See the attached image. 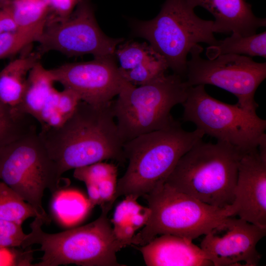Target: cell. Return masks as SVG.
Listing matches in <instances>:
<instances>
[{"label":"cell","mask_w":266,"mask_h":266,"mask_svg":"<svg viewBox=\"0 0 266 266\" xmlns=\"http://www.w3.org/2000/svg\"><path fill=\"white\" fill-rule=\"evenodd\" d=\"M18 255L10 248L0 247V266H18Z\"/></svg>","instance_id":"cell-33"},{"label":"cell","mask_w":266,"mask_h":266,"mask_svg":"<svg viewBox=\"0 0 266 266\" xmlns=\"http://www.w3.org/2000/svg\"><path fill=\"white\" fill-rule=\"evenodd\" d=\"M168 68L166 60L159 55L132 69L119 70L127 81L134 86H140L164 76Z\"/></svg>","instance_id":"cell-27"},{"label":"cell","mask_w":266,"mask_h":266,"mask_svg":"<svg viewBox=\"0 0 266 266\" xmlns=\"http://www.w3.org/2000/svg\"><path fill=\"white\" fill-rule=\"evenodd\" d=\"M13 0H0V7H2L8 5Z\"/></svg>","instance_id":"cell-34"},{"label":"cell","mask_w":266,"mask_h":266,"mask_svg":"<svg viewBox=\"0 0 266 266\" xmlns=\"http://www.w3.org/2000/svg\"><path fill=\"white\" fill-rule=\"evenodd\" d=\"M55 82L49 69L38 62L28 74L24 95L16 107L33 118L41 130L57 128L66 121L59 111L60 92L55 88Z\"/></svg>","instance_id":"cell-15"},{"label":"cell","mask_w":266,"mask_h":266,"mask_svg":"<svg viewBox=\"0 0 266 266\" xmlns=\"http://www.w3.org/2000/svg\"><path fill=\"white\" fill-rule=\"evenodd\" d=\"M6 6L18 28L47 21L52 13L48 0H13Z\"/></svg>","instance_id":"cell-23"},{"label":"cell","mask_w":266,"mask_h":266,"mask_svg":"<svg viewBox=\"0 0 266 266\" xmlns=\"http://www.w3.org/2000/svg\"><path fill=\"white\" fill-rule=\"evenodd\" d=\"M143 197L151 210V215L144 228L133 237L131 245H144L165 234L193 241L227 217L236 216L233 204L223 208L210 205L166 183Z\"/></svg>","instance_id":"cell-6"},{"label":"cell","mask_w":266,"mask_h":266,"mask_svg":"<svg viewBox=\"0 0 266 266\" xmlns=\"http://www.w3.org/2000/svg\"><path fill=\"white\" fill-rule=\"evenodd\" d=\"M203 48L199 44L190 50L185 80L189 86L209 84L233 94L237 104L256 112V91L266 77V63L255 62L251 57L225 54L213 59L200 57Z\"/></svg>","instance_id":"cell-10"},{"label":"cell","mask_w":266,"mask_h":266,"mask_svg":"<svg viewBox=\"0 0 266 266\" xmlns=\"http://www.w3.org/2000/svg\"><path fill=\"white\" fill-rule=\"evenodd\" d=\"M135 31L164 58L173 73L184 79L191 49L200 42L213 45L218 41L214 21L198 17L186 0H166L157 16L137 23Z\"/></svg>","instance_id":"cell-7"},{"label":"cell","mask_w":266,"mask_h":266,"mask_svg":"<svg viewBox=\"0 0 266 266\" xmlns=\"http://www.w3.org/2000/svg\"><path fill=\"white\" fill-rule=\"evenodd\" d=\"M81 100L72 90L64 88L60 92L58 109L66 121L73 114Z\"/></svg>","instance_id":"cell-30"},{"label":"cell","mask_w":266,"mask_h":266,"mask_svg":"<svg viewBox=\"0 0 266 266\" xmlns=\"http://www.w3.org/2000/svg\"><path fill=\"white\" fill-rule=\"evenodd\" d=\"M37 121L0 101V148L37 131Z\"/></svg>","instance_id":"cell-21"},{"label":"cell","mask_w":266,"mask_h":266,"mask_svg":"<svg viewBox=\"0 0 266 266\" xmlns=\"http://www.w3.org/2000/svg\"><path fill=\"white\" fill-rule=\"evenodd\" d=\"M28 234L24 233L22 224L0 219V247L11 248L22 245Z\"/></svg>","instance_id":"cell-29"},{"label":"cell","mask_w":266,"mask_h":266,"mask_svg":"<svg viewBox=\"0 0 266 266\" xmlns=\"http://www.w3.org/2000/svg\"><path fill=\"white\" fill-rule=\"evenodd\" d=\"M195 8L201 6L214 17L216 33L249 36L266 25V18L256 17L245 0H186Z\"/></svg>","instance_id":"cell-17"},{"label":"cell","mask_w":266,"mask_h":266,"mask_svg":"<svg viewBox=\"0 0 266 266\" xmlns=\"http://www.w3.org/2000/svg\"><path fill=\"white\" fill-rule=\"evenodd\" d=\"M266 234V228L230 216L205 234L200 247L213 266H257L256 246Z\"/></svg>","instance_id":"cell-12"},{"label":"cell","mask_w":266,"mask_h":266,"mask_svg":"<svg viewBox=\"0 0 266 266\" xmlns=\"http://www.w3.org/2000/svg\"><path fill=\"white\" fill-rule=\"evenodd\" d=\"M112 101L96 106L81 100L62 125L38 132L62 174L104 160L126 161Z\"/></svg>","instance_id":"cell-1"},{"label":"cell","mask_w":266,"mask_h":266,"mask_svg":"<svg viewBox=\"0 0 266 266\" xmlns=\"http://www.w3.org/2000/svg\"><path fill=\"white\" fill-rule=\"evenodd\" d=\"M190 87L184 78L175 73L140 86L127 81L117 99L112 101L115 119L124 143L174 123L175 120L170 111L185 101Z\"/></svg>","instance_id":"cell-5"},{"label":"cell","mask_w":266,"mask_h":266,"mask_svg":"<svg viewBox=\"0 0 266 266\" xmlns=\"http://www.w3.org/2000/svg\"><path fill=\"white\" fill-rule=\"evenodd\" d=\"M54 17L65 19L73 11L79 0H48Z\"/></svg>","instance_id":"cell-31"},{"label":"cell","mask_w":266,"mask_h":266,"mask_svg":"<svg viewBox=\"0 0 266 266\" xmlns=\"http://www.w3.org/2000/svg\"><path fill=\"white\" fill-rule=\"evenodd\" d=\"M182 120L197 129L227 142L244 154L258 148L266 130V120L237 103L230 104L210 96L205 85L190 86L182 104Z\"/></svg>","instance_id":"cell-9"},{"label":"cell","mask_w":266,"mask_h":266,"mask_svg":"<svg viewBox=\"0 0 266 266\" xmlns=\"http://www.w3.org/2000/svg\"><path fill=\"white\" fill-rule=\"evenodd\" d=\"M159 55L149 44L137 42H128L120 45L115 52L121 70L132 69Z\"/></svg>","instance_id":"cell-26"},{"label":"cell","mask_w":266,"mask_h":266,"mask_svg":"<svg viewBox=\"0 0 266 266\" xmlns=\"http://www.w3.org/2000/svg\"><path fill=\"white\" fill-rule=\"evenodd\" d=\"M225 54L245 55L266 58V32L256 33L249 36L232 33L222 40L206 48V55L208 59Z\"/></svg>","instance_id":"cell-20"},{"label":"cell","mask_w":266,"mask_h":266,"mask_svg":"<svg viewBox=\"0 0 266 266\" xmlns=\"http://www.w3.org/2000/svg\"><path fill=\"white\" fill-rule=\"evenodd\" d=\"M122 38L105 35L96 21L91 0H79L69 17L50 15L37 42L38 53L57 51L68 57L91 54L94 58L115 56Z\"/></svg>","instance_id":"cell-11"},{"label":"cell","mask_w":266,"mask_h":266,"mask_svg":"<svg viewBox=\"0 0 266 266\" xmlns=\"http://www.w3.org/2000/svg\"><path fill=\"white\" fill-rule=\"evenodd\" d=\"M147 266H210L200 247L188 238L161 234L141 247H135Z\"/></svg>","instance_id":"cell-16"},{"label":"cell","mask_w":266,"mask_h":266,"mask_svg":"<svg viewBox=\"0 0 266 266\" xmlns=\"http://www.w3.org/2000/svg\"><path fill=\"white\" fill-rule=\"evenodd\" d=\"M234 194L235 215L266 228V158L258 148L242 155Z\"/></svg>","instance_id":"cell-14"},{"label":"cell","mask_w":266,"mask_h":266,"mask_svg":"<svg viewBox=\"0 0 266 266\" xmlns=\"http://www.w3.org/2000/svg\"><path fill=\"white\" fill-rule=\"evenodd\" d=\"M62 174L37 132L0 148V179L32 205L44 223L50 219L42 206L45 190L61 188Z\"/></svg>","instance_id":"cell-8"},{"label":"cell","mask_w":266,"mask_h":266,"mask_svg":"<svg viewBox=\"0 0 266 266\" xmlns=\"http://www.w3.org/2000/svg\"><path fill=\"white\" fill-rule=\"evenodd\" d=\"M118 175V169L114 164L102 162L74 169L73 177L86 184L96 185L101 180Z\"/></svg>","instance_id":"cell-28"},{"label":"cell","mask_w":266,"mask_h":266,"mask_svg":"<svg viewBox=\"0 0 266 266\" xmlns=\"http://www.w3.org/2000/svg\"><path fill=\"white\" fill-rule=\"evenodd\" d=\"M243 154L227 142L201 139L180 158L165 183L210 205L226 207L234 200Z\"/></svg>","instance_id":"cell-3"},{"label":"cell","mask_w":266,"mask_h":266,"mask_svg":"<svg viewBox=\"0 0 266 266\" xmlns=\"http://www.w3.org/2000/svg\"><path fill=\"white\" fill-rule=\"evenodd\" d=\"M125 197L116 206L111 222L116 238L127 246L131 245L135 232L147 224L151 210L139 204L137 197L132 195Z\"/></svg>","instance_id":"cell-19"},{"label":"cell","mask_w":266,"mask_h":266,"mask_svg":"<svg viewBox=\"0 0 266 266\" xmlns=\"http://www.w3.org/2000/svg\"><path fill=\"white\" fill-rule=\"evenodd\" d=\"M112 206L109 203L100 206L101 214L90 223L55 233L44 232L43 220L35 217L21 247L40 245L43 254L33 266H125L117 262L116 254L127 245L116 238L107 218Z\"/></svg>","instance_id":"cell-4"},{"label":"cell","mask_w":266,"mask_h":266,"mask_svg":"<svg viewBox=\"0 0 266 266\" xmlns=\"http://www.w3.org/2000/svg\"><path fill=\"white\" fill-rule=\"evenodd\" d=\"M17 28L8 7L7 6L0 7V33L13 31Z\"/></svg>","instance_id":"cell-32"},{"label":"cell","mask_w":266,"mask_h":266,"mask_svg":"<svg viewBox=\"0 0 266 266\" xmlns=\"http://www.w3.org/2000/svg\"><path fill=\"white\" fill-rule=\"evenodd\" d=\"M38 52L20 57L8 64L0 71V101L16 107L26 86L28 74L39 62Z\"/></svg>","instance_id":"cell-18"},{"label":"cell","mask_w":266,"mask_h":266,"mask_svg":"<svg viewBox=\"0 0 266 266\" xmlns=\"http://www.w3.org/2000/svg\"><path fill=\"white\" fill-rule=\"evenodd\" d=\"M47 20L31 27L18 28L13 31L0 33V59L13 56L32 42H37Z\"/></svg>","instance_id":"cell-25"},{"label":"cell","mask_w":266,"mask_h":266,"mask_svg":"<svg viewBox=\"0 0 266 266\" xmlns=\"http://www.w3.org/2000/svg\"><path fill=\"white\" fill-rule=\"evenodd\" d=\"M204 135L198 129L185 131L175 121L125 142L123 151L128 166L117 180L113 201L121 196L139 198L164 184L180 158Z\"/></svg>","instance_id":"cell-2"},{"label":"cell","mask_w":266,"mask_h":266,"mask_svg":"<svg viewBox=\"0 0 266 266\" xmlns=\"http://www.w3.org/2000/svg\"><path fill=\"white\" fill-rule=\"evenodd\" d=\"M114 57L67 63L49 70L55 82L74 91L82 101L103 105L118 96L127 82Z\"/></svg>","instance_id":"cell-13"},{"label":"cell","mask_w":266,"mask_h":266,"mask_svg":"<svg viewBox=\"0 0 266 266\" xmlns=\"http://www.w3.org/2000/svg\"><path fill=\"white\" fill-rule=\"evenodd\" d=\"M56 195L53 208L58 218L68 225L82 220L92 208L88 199L73 190L64 191Z\"/></svg>","instance_id":"cell-22"},{"label":"cell","mask_w":266,"mask_h":266,"mask_svg":"<svg viewBox=\"0 0 266 266\" xmlns=\"http://www.w3.org/2000/svg\"><path fill=\"white\" fill-rule=\"evenodd\" d=\"M31 217L41 218L32 205L5 183L0 181V219L22 224Z\"/></svg>","instance_id":"cell-24"}]
</instances>
